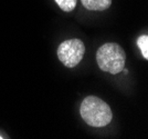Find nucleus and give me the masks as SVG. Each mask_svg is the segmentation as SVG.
<instances>
[{"label":"nucleus","mask_w":148,"mask_h":139,"mask_svg":"<svg viewBox=\"0 0 148 139\" xmlns=\"http://www.w3.org/2000/svg\"><path fill=\"white\" fill-rule=\"evenodd\" d=\"M137 46L139 48V50L142 52L143 57L145 59H148V37L147 35L140 36L137 39Z\"/></svg>","instance_id":"obj_5"},{"label":"nucleus","mask_w":148,"mask_h":139,"mask_svg":"<svg viewBox=\"0 0 148 139\" xmlns=\"http://www.w3.org/2000/svg\"><path fill=\"white\" fill-rule=\"evenodd\" d=\"M82 5L87 10L92 11H104L112 5V0H81Z\"/></svg>","instance_id":"obj_4"},{"label":"nucleus","mask_w":148,"mask_h":139,"mask_svg":"<svg viewBox=\"0 0 148 139\" xmlns=\"http://www.w3.org/2000/svg\"><path fill=\"white\" fill-rule=\"evenodd\" d=\"M0 138H2V137H0Z\"/></svg>","instance_id":"obj_7"},{"label":"nucleus","mask_w":148,"mask_h":139,"mask_svg":"<svg viewBox=\"0 0 148 139\" xmlns=\"http://www.w3.org/2000/svg\"><path fill=\"white\" fill-rule=\"evenodd\" d=\"M96 61L101 70L117 75L124 70L126 55L124 49L116 42H107L101 46L96 52Z\"/></svg>","instance_id":"obj_2"},{"label":"nucleus","mask_w":148,"mask_h":139,"mask_svg":"<svg viewBox=\"0 0 148 139\" xmlns=\"http://www.w3.org/2000/svg\"><path fill=\"white\" fill-rule=\"evenodd\" d=\"M56 2L65 13L73 11L74 8L76 7V0H56Z\"/></svg>","instance_id":"obj_6"},{"label":"nucleus","mask_w":148,"mask_h":139,"mask_svg":"<svg viewBox=\"0 0 148 139\" xmlns=\"http://www.w3.org/2000/svg\"><path fill=\"white\" fill-rule=\"evenodd\" d=\"M80 114L88 126L95 128L107 126L113 119L110 106L96 96H88L82 101Z\"/></svg>","instance_id":"obj_1"},{"label":"nucleus","mask_w":148,"mask_h":139,"mask_svg":"<svg viewBox=\"0 0 148 139\" xmlns=\"http://www.w3.org/2000/svg\"><path fill=\"white\" fill-rule=\"evenodd\" d=\"M85 54L84 42L80 39H68L60 44L58 48V58L65 67L74 68L82 61Z\"/></svg>","instance_id":"obj_3"}]
</instances>
